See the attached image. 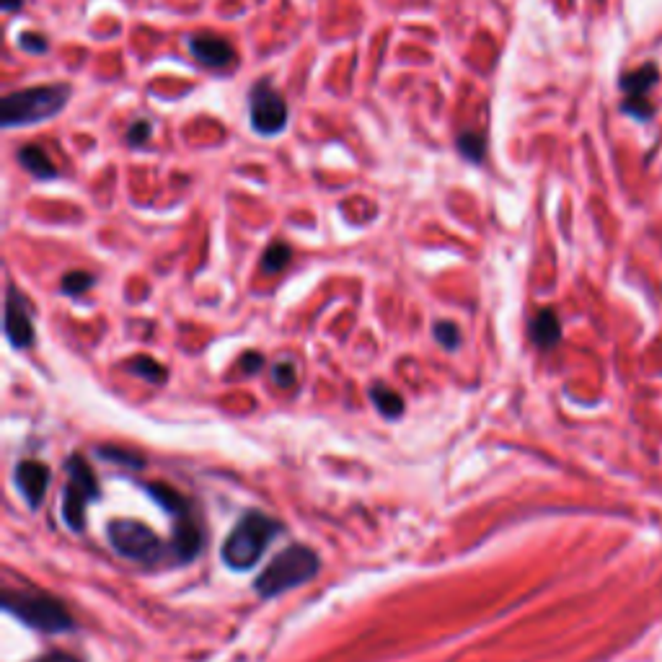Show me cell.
Listing matches in <instances>:
<instances>
[{"instance_id":"6da1fadb","label":"cell","mask_w":662,"mask_h":662,"mask_svg":"<svg viewBox=\"0 0 662 662\" xmlns=\"http://www.w3.org/2000/svg\"><path fill=\"white\" fill-rule=\"evenodd\" d=\"M73 96L70 83H50V86H34L13 91L0 101V125L26 127L39 125L63 112L65 104Z\"/></svg>"},{"instance_id":"7a4b0ae2","label":"cell","mask_w":662,"mask_h":662,"mask_svg":"<svg viewBox=\"0 0 662 662\" xmlns=\"http://www.w3.org/2000/svg\"><path fill=\"white\" fill-rule=\"evenodd\" d=\"M280 533V523L264 513H249L238 520L231 536L223 544V562L236 572L251 569L262 559L269 541Z\"/></svg>"},{"instance_id":"3957f363","label":"cell","mask_w":662,"mask_h":662,"mask_svg":"<svg viewBox=\"0 0 662 662\" xmlns=\"http://www.w3.org/2000/svg\"><path fill=\"white\" fill-rule=\"evenodd\" d=\"M316 572H319L316 551H311L308 546H290L282 554H277L262 575L257 577V593L262 598H272V595L298 588V585L311 580Z\"/></svg>"},{"instance_id":"277c9868","label":"cell","mask_w":662,"mask_h":662,"mask_svg":"<svg viewBox=\"0 0 662 662\" xmlns=\"http://www.w3.org/2000/svg\"><path fill=\"white\" fill-rule=\"evenodd\" d=\"M3 608L11 616L24 621L26 626L39 631H68L73 629V619H70L68 608L55 600L52 595L44 593H24V590H8L3 595Z\"/></svg>"},{"instance_id":"5b68a950","label":"cell","mask_w":662,"mask_h":662,"mask_svg":"<svg viewBox=\"0 0 662 662\" xmlns=\"http://www.w3.org/2000/svg\"><path fill=\"white\" fill-rule=\"evenodd\" d=\"M109 541L117 549V554L140 564H156L166 551L158 533L138 520H112Z\"/></svg>"},{"instance_id":"8992f818","label":"cell","mask_w":662,"mask_h":662,"mask_svg":"<svg viewBox=\"0 0 662 662\" xmlns=\"http://www.w3.org/2000/svg\"><path fill=\"white\" fill-rule=\"evenodd\" d=\"M99 497V484L81 456L68 458V487L63 494V518L70 531H81L86 520V505Z\"/></svg>"},{"instance_id":"52a82bcc","label":"cell","mask_w":662,"mask_h":662,"mask_svg":"<svg viewBox=\"0 0 662 662\" xmlns=\"http://www.w3.org/2000/svg\"><path fill=\"white\" fill-rule=\"evenodd\" d=\"M288 104L282 94L272 86V81L262 78L249 91V119L257 135H280L288 125Z\"/></svg>"},{"instance_id":"ba28073f","label":"cell","mask_w":662,"mask_h":662,"mask_svg":"<svg viewBox=\"0 0 662 662\" xmlns=\"http://www.w3.org/2000/svg\"><path fill=\"white\" fill-rule=\"evenodd\" d=\"M189 52L194 55V60L207 68L223 70L228 65L236 63V50H233V44L228 39L218 37V34L210 32H197L187 39Z\"/></svg>"},{"instance_id":"9c48e42d","label":"cell","mask_w":662,"mask_h":662,"mask_svg":"<svg viewBox=\"0 0 662 662\" xmlns=\"http://www.w3.org/2000/svg\"><path fill=\"white\" fill-rule=\"evenodd\" d=\"M6 337L11 339L13 347H29L34 339V324L32 311L26 303L24 295L16 288L8 290L6 300Z\"/></svg>"},{"instance_id":"30bf717a","label":"cell","mask_w":662,"mask_h":662,"mask_svg":"<svg viewBox=\"0 0 662 662\" xmlns=\"http://www.w3.org/2000/svg\"><path fill=\"white\" fill-rule=\"evenodd\" d=\"M50 469L39 461H24L16 466V487L24 494V500L32 507H37L50 487Z\"/></svg>"},{"instance_id":"8fae6325","label":"cell","mask_w":662,"mask_h":662,"mask_svg":"<svg viewBox=\"0 0 662 662\" xmlns=\"http://www.w3.org/2000/svg\"><path fill=\"white\" fill-rule=\"evenodd\" d=\"M16 161L24 166V171H29L34 179H42V182H52V179L60 176L57 166L52 163L50 153H47L42 145L32 143V145H24V148H19V153H16Z\"/></svg>"},{"instance_id":"7c38bea8","label":"cell","mask_w":662,"mask_h":662,"mask_svg":"<svg viewBox=\"0 0 662 662\" xmlns=\"http://www.w3.org/2000/svg\"><path fill=\"white\" fill-rule=\"evenodd\" d=\"M200 544L202 533L200 528H197V523H194L189 515L179 518V525H176L174 531V541H171V551L176 554V559H179V562H192L197 551H200Z\"/></svg>"},{"instance_id":"4fadbf2b","label":"cell","mask_w":662,"mask_h":662,"mask_svg":"<svg viewBox=\"0 0 662 662\" xmlns=\"http://www.w3.org/2000/svg\"><path fill=\"white\" fill-rule=\"evenodd\" d=\"M657 81H660V70L655 63H647L621 78V91L626 94V99H647Z\"/></svg>"},{"instance_id":"5bb4252c","label":"cell","mask_w":662,"mask_h":662,"mask_svg":"<svg viewBox=\"0 0 662 662\" xmlns=\"http://www.w3.org/2000/svg\"><path fill=\"white\" fill-rule=\"evenodd\" d=\"M531 334H533V342L541 344V347H551V344L559 339V334H562V329H559V319L554 316V311H541L533 319L531 324Z\"/></svg>"},{"instance_id":"9a60e30c","label":"cell","mask_w":662,"mask_h":662,"mask_svg":"<svg viewBox=\"0 0 662 662\" xmlns=\"http://www.w3.org/2000/svg\"><path fill=\"white\" fill-rule=\"evenodd\" d=\"M456 150L461 153L463 158H466V161L481 163L484 161V156H487V138H484L481 132L463 130V132H458Z\"/></svg>"},{"instance_id":"2e32d148","label":"cell","mask_w":662,"mask_h":662,"mask_svg":"<svg viewBox=\"0 0 662 662\" xmlns=\"http://www.w3.org/2000/svg\"><path fill=\"white\" fill-rule=\"evenodd\" d=\"M370 399H373L375 409H378V412L388 419L401 417V412H404V399L396 394L394 388L373 386V391H370Z\"/></svg>"},{"instance_id":"e0dca14e","label":"cell","mask_w":662,"mask_h":662,"mask_svg":"<svg viewBox=\"0 0 662 662\" xmlns=\"http://www.w3.org/2000/svg\"><path fill=\"white\" fill-rule=\"evenodd\" d=\"M148 492L153 494L158 502H161L163 510H169V513L176 515V518H184V515H189L187 500H184L182 494L176 492V489L163 487V484H150Z\"/></svg>"},{"instance_id":"ac0fdd59","label":"cell","mask_w":662,"mask_h":662,"mask_svg":"<svg viewBox=\"0 0 662 662\" xmlns=\"http://www.w3.org/2000/svg\"><path fill=\"white\" fill-rule=\"evenodd\" d=\"M290 262V246L282 244V241H275V244H269L267 251H264L262 257V269L269 272V275H277L280 269H285V264Z\"/></svg>"},{"instance_id":"d6986e66","label":"cell","mask_w":662,"mask_h":662,"mask_svg":"<svg viewBox=\"0 0 662 662\" xmlns=\"http://www.w3.org/2000/svg\"><path fill=\"white\" fill-rule=\"evenodd\" d=\"M94 282H96L94 275H88V272L78 269V272H68V275L63 277L60 288H63V293L70 295V298H78V295L88 293V290L94 288Z\"/></svg>"},{"instance_id":"ffe728a7","label":"cell","mask_w":662,"mask_h":662,"mask_svg":"<svg viewBox=\"0 0 662 662\" xmlns=\"http://www.w3.org/2000/svg\"><path fill=\"white\" fill-rule=\"evenodd\" d=\"M127 370L150 383H161L163 378H166V370H163L156 360H150V357H132L130 363H127Z\"/></svg>"},{"instance_id":"44dd1931","label":"cell","mask_w":662,"mask_h":662,"mask_svg":"<svg viewBox=\"0 0 662 662\" xmlns=\"http://www.w3.org/2000/svg\"><path fill=\"white\" fill-rule=\"evenodd\" d=\"M150 135H153V122L150 119H135L130 125V130H127V145H132V148H140V145H145V140H150Z\"/></svg>"},{"instance_id":"7402d4cb","label":"cell","mask_w":662,"mask_h":662,"mask_svg":"<svg viewBox=\"0 0 662 662\" xmlns=\"http://www.w3.org/2000/svg\"><path fill=\"white\" fill-rule=\"evenodd\" d=\"M432 331H435V339L443 344L445 350H456L458 339H461V331H458L456 324H450V321H440V324H435V329Z\"/></svg>"},{"instance_id":"603a6c76","label":"cell","mask_w":662,"mask_h":662,"mask_svg":"<svg viewBox=\"0 0 662 662\" xmlns=\"http://www.w3.org/2000/svg\"><path fill=\"white\" fill-rule=\"evenodd\" d=\"M19 47L24 52H29V55H42V52H47V37L44 34H37V32H24L19 37Z\"/></svg>"},{"instance_id":"cb8c5ba5","label":"cell","mask_w":662,"mask_h":662,"mask_svg":"<svg viewBox=\"0 0 662 662\" xmlns=\"http://www.w3.org/2000/svg\"><path fill=\"white\" fill-rule=\"evenodd\" d=\"M624 112L637 119H650L652 114H655V109L650 107V101L647 99H624Z\"/></svg>"},{"instance_id":"d4e9b609","label":"cell","mask_w":662,"mask_h":662,"mask_svg":"<svg viewBox=\"0 0 662 662\" xmlns=\"http://www.w3.org/2000/svg\"><path fill=\"white\" fill-rule=\"evenodd\" d=\"M275 383L280 388H288V386H293L295 383V368H293V363H280L275 368Z\"/></svg>"},{"instance_id":"484cf974","label":"cell","mask_w":662,"mask_h":662,"mask_svg":"<svg viewBox=\"0 0 662 662\" xmlns=\"http://www.w3.org/2000/svg\"><path fill=\"white\" fill-rule=\"evenodd\" d=\"M37 662H81L75 655H68V652H50L47 657H42V660Z\"/></svg>"},{"instance_id":"4316f807","label":"cell","mask_w":662,"mask_h":662,"mask_svg":"<svg viewBox=\"0 0 662 662\" xmlns=\"http://www.w3.org/2000/svg\"><path fill=\"white\" fill-rule=\"evenodd\" d=\"M244 368L249 370V373H257V370L262 368V357H259V355H246L244 357Z\"/></svg>"},{"instance_id":"83f0119b","label":"cell","mask_w":662,"mask_h":662,"mask_svg":"<svg viewBox=\"0 0 662 662\" xmlns=\"http://www.w3.org/2000/svg\"><path fill=\"white\" fill-rule=\"evenodd\" d=\"M26 0H0V6H3V11L11 13V11H19V8H24Z\"/></svg>"}]
</instances>
